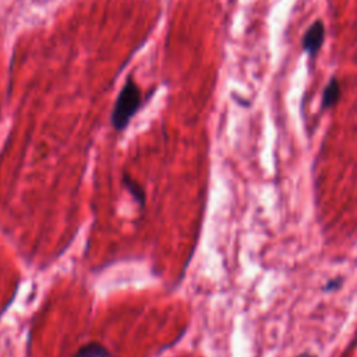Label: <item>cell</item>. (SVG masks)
<instances>
[{
  "label": "cell",
  "instance_id": "obj_5",
  "mask_svg": "<svg viewBox=\"0 0 357 357\" xmlns=\"http://www.w3.org/2000/svg\"><path fill=\"white\" fill-rule=\"evenodd\" d=\"M123 184H124V187L128 190V192L131 194V197H132L139 205H144V204H145V191H144L142 185H141L137 180L131 178L128 174H124V176H123Z\"/></svg>",
  "mask_w": 357,
  "mask_h": 357
},
{
  "label": "cell",
  "instance_id": "obj_6",
  "mask_svg": "<svg viewBox=\"0 0 357 357\" xmlns=\"http://www.w3.org/2000/svg\"><path fill=\"white\" fill-rule=\"evenodd\" d=\"M297 357H317V356L310 354V353H303V354H300V356H297Z\"/></svg>",
  "mask_w": 357,
  "mask_h": 357
},
{
  "label": "cell",
  "instance_id": "obj_1",
  "mask_svg": "<svg viewBox=\"0 0 357 357\" xmlns=\"http://www.w3.org/2000/svg\"><path fill=\"white\" fill-rule=\"evenodd\" d=\"M139 106H141V91L132 78H127L126 84L123 85L116 99V103L112 112L110 120L114 130L117 131L124 130L128 126L132 116L139 109Z\"/></svg>",
  "mask_w": 357,
  "mask_h": 357
},
{
  "label": "cell",
  "instance_id": "obj_3",
  "mask_svg": "<svg viewBox=\"0 0 357 357\" xmlns=\"http://www.w3.org/2000/svg\"><path fill=\"white\" fill-rule=\"evenodd\" d=\"M340 96H342L340 84H339L337 78L332 77V78L329 79V82L326 84V86L324 88V93H322V103H321L322 109H325V110H326V109L333 107V106L337 103V100L340 99Z\"/></svg>",
  "mask_w": 357,
  "mask_h": 357
},
{
  "label": "cell",
  "instance_id": "obj_2",
  "mask_svg": "<svg viewBox=\"0 0 357 357\" xmlns=\"http://www.w3.org/2000/svg\"><path fill=\"white\" fill-rule=\"evenodd\" d=\"M324 40H325V25L321 20H317L308 26V29L303 35V39H301L303 50L307 52L310 57H315L321 50Z\"/></svg>",
  "mask_w": 357,
  "mask_h": 357
},
{
  "label": "cell",
  "instance_id": "obj_4",
  "mask_svg": "<svg viewBox=\"0 0 357 357\" xmlns=\"http://www.w3.org/2000/svg\"><path fill=\"white\" fill-rule=\"evenodd\" d=\"M73 357H114V356L105 344L92 340L82 344Z\"/></svg>",
  "mask_w": 357,
  "mask_h": 357
}]
</instances>
